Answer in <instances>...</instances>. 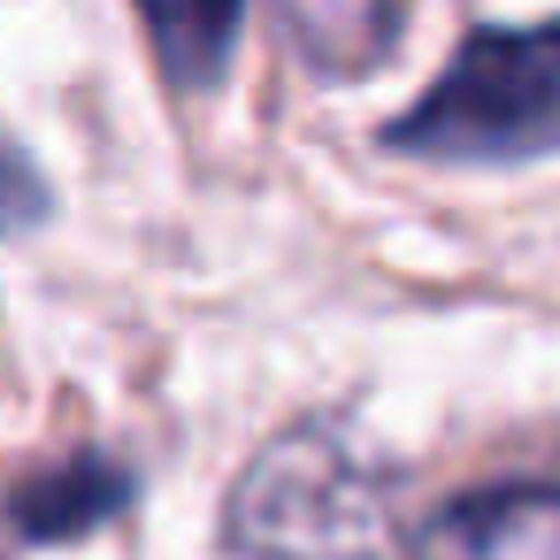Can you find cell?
<instances>
[{"label": "cell", "mask_w": 560, "mask_h": 560, "mask_svg": "<svg viewBox=\"0 0 560 560\" xmlns=\"http://www.w3.org/2000/svg\"><path fill=\"white\" fill-rule=\"evenodd\" d=\"M277 16L292 32V47L346 78V70H369L392 39H399V16H407V0H277Z\"/></svg>", "instance_id": "cell-4"}, {"label": "cell", "mask_w": 560, "mask_h": 560, "mask_svg": "<svg viewBox=\"0 0 560 560\" xmlns=\"http://www.w3.org/2000/svg\"><path fill=\"white\" fill-rule=\"evenodd\" d=\"M124 499H131V476H124V468H108V460H70V468L24 483V499H16V529L47 545V537L93 529V522H101L108 506H124Z\"/></svg>", "instance_id": "cell-6"}, {"label": "cell", "mask_w": 560, "mask_h": 560, "mask_svg": "<svg viewBox=\"0 0 560 560\" xmlns=\"http://www.w3.org/2000/svg\"><path fill=\"white\" fill-rule=\"evenodd\" d=\"M407 560H560V483H491L445 499Z\"/></svg>", "instance_id": "cell-3"}, {"label": "cell", "mask_w": 560, "mask_h": 560, "mask_svg": "<svg viewBox=\"0 0 560 560\" xmlns=\"http://www.w3.org/2000/svg\"><path fill=\"white\" fill-rule=\"evenodd\" d=\"M223 522L254 560H369L384 537V483L330 430H284L238 476Z\"/></svg>", "instance_id": "cell-2"}, {"label": "cell", "mask_w": 560, "mask_h": 560, "mask_svg": "<svg viewBox=\"0 0 560 560\" xmlns=\"http://www.w3.org/2000/svg\"><path fill=\"white\" fill-rule=\"evenodd\" d=\"M139 16L154 32V55L177 85H208L238 39L246 0H139Z\"/></svg>", "instance_id": "cell-5"}, {"label": "cell", "mask_w": 560, "mask_h": 560, "mask_svg": "<svg viewBox=\"0 0 560 560\" xmlns=\"http://www.w3.org/2000/svg\"><path fill=\"white\" fill-rule=\"evenodd\" d=\"M384 139L430 162H529L560 147V24L460 39L453 70Z\"/></svg>", "instance_id": "cell-1"}]
</instances>
